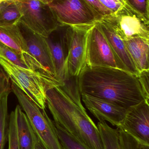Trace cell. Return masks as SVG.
Returning a JSON list of instances; mask_svg holds the SVG:
<instances>
[{
	"instance_id": "cell-9",
	"label": "cell",
	"mask_w": 149,
	"mask_h": 149,
	"mask_svg": "<svg viewBox=\"0 0 149 149\" xmlns=\"http://www.w3.org/2000/svg\"><path fill=\"white\" fill-rule=\"evenodd\" d=\"M48 4L62 24H93L100 20L82 0H51Z\"/></svg>"
},
{
	"instance_id": "cell-14",
	"label": "cell",
	"mask_w": 149,
	"mask_h": 149,
	"mask_svg": "<svg viewBox=\"0 0 149 149\" xmlns=\"http://www.w3.org/2000/svg\"><path fill=\"white\" fill-rule=\"evenodd\" d=\"M97 23L110 45L115 57L118 69L137 76L139 72L128 51L124 41L117 36L107 24L101 20Z\"/></svg>"
},
{
	"instance_id": "cell-19",
	"label": "cell",
	"mask_w": 149,
	"mask_h": 149,
	"mask_svg": "<svg viewBox=\"0 0 149 149\" xmlns=\"http://www.w3.org/2000/svg\"><path fill=\"white\" fill-rule=\"evenodd\" d=\"M97 127L104 149H120L118 129H114L106 122H99Z\"/></svg>"
},
{
	"instance_id": "cell-8",
	"label": "cell",
	"mask_w": 149,
	"mask_h": 149,
	"mask_svg": "<svg viewBox=\"0 0 149 149\" xmlns=\"http://www.w3.org/2000/svg\"><path fill=\"white\" fill-rule=\"evenodd\" d=\"M18 25L26 43L28 53L26 64L28 68L47 73L56 79L51 54L45 38L21 24Z\"/></svg>"
},
{
	"instance_id": "cell-31",
	"label": "cell",
	"mask_w": 149,
	"mask_h": 149,
	"mask_svg": "<svg viewBox=\"0 0 149 149\" xmlns=\"http://www.w3.org/2000/svg\"><path fill=\"white\" fill-rule=\"evenodd\" d=\"M45 1H47L48 2V3H49L50 2L51 0H45Z\"/></svg>"
},
{
	"instance_id": "cell-17",
	"label": "cell",
	"mask_w": 149,
	"mask_h": 149,
	"mask_svg": "<svg viewBox=\"0 0 149 149\" xmlns=\"http://www.w3.org/2000/svg\"><path fill=\"white\" fill-rule=\"evenodd\" d=\"M14 111L15 113L17 138L20 149H33L37 137L27 116L19 105L16 107Z\"/></svg>"
},
{
	"instance_id": "cell-3",
	"label": "cell",
	"mask_w": 149,
	"mask_h": 149,
	"mask_svg": "<svg viewBox=\"0 0 149 149\" xmlns=\"http://www.w3.org/2000/svg\"><path fill=\"white\" fill-rule=\"evenodd\" d=\"M0 65L10 81L42 109H45L46 107V91L53 87L61 86L60 82L52 75L19 67L1 57Z\"/></svg>"
},
{
	"instance_id": "cell-24",
	"label": "cell",
	"mask_w": 149,
	"mask_h": 149,
	"mask_svg": "<svg viewBox=\"0 0 149 149\" xmlns=\"http://www.w3.org/2000/svg\"><path fill=\"white\" fill-rule=\"evenodd\" d=\"M0 57L10 61L12 63L22 68L29 69L22 57L13 50L0 42ZM30 70V69H29Z\"/></svg>"
},
{
	"instance_id": "cell-2",
	"label": "cell",
	"mask_w": 149,
	"mask_h": 149,
	"mask_svg": "<svg viewBox=\"0 0 149 149\" xmlns=\"http://www.w3.org/2000/svg\"><path fill=\"white\" fill-rule=\"evenodd\" d=\"M46 99L55 125L89 149H104L97 125L84 107L77 105L59 86L48 89Z\"/></svg>"
},
{
	"instance_id": "cell-26",
	"label": "cell",
	"mask_w": 149,
	"mask_h": 149,
	"mask_svg": "<svg viewBox=\"0 0 149 149\" xmlns=\"http://www.w3.org/2000/svg\"><path fill=\"white\" fill-rule=\"evenodd\" d=\"M97 15L100 20L103 17L112 14V12L103 6L99 0H82Z\"/></svg>"
},
{
	"instance_id": "cell-30",
	"label": "cell",
	"mask_w": 149,
	"mask_h": 149,
	"mask_svg": "<svg viewBox=\"0 0 149 149\" xmlns=\"http://www.w3.org/2000/svg\"><path fill=\"white\" fill-rule=\"evenodd\" d=\"M33 149H45L43 146L41 145L38 140V138L36 143H35V145H34Z\"/></svg>"
},
{
	"instance_id": "cell-22",
	"label": "cell",
	"mask_w": 149,
	"mask_h": 149,
	"mask_svg": "<svg viewBox=\"0 0 149 149\" xmlns=\"http://www.w3.org/2000/svg\"><path fill=\"white\" fill-rule=\"evenodd\" d=\"M117 128L120 149H149V145L141 142L121 129Z\"/></svg>"
},
{
	"instance_id": "cell-20",
	"label": "cell",
	"mask_w": 149,
	"mask_h": 149,
	"mask_svg": "<svg viewBox=\"0 0 149 149\" xmlns=\"http://www.w3.org/2000/svg\"><path fill=\"white\" fill-rule=\"evenodd\" d=\"M6 94L0 100V149H4L8 136L9 115L8 97Z\"/></svg>"
},
{
	"instance_id": "cell-6",
	"label": "cell",
	"mask_w": 149,
	"mask_h": 149,
	"mask_svg": "<svg viewBox=\"0 0 149 149\" xmlns=\"http://www.w3.org/2000/svg\"><path fill=\"white\" fill-rule=\"evenodd\" d=\"M20 12L19 23L32 32L47 38L61 24L45 0H15Z\"/></svg>"
},
{
	"instance_id": "cell-25",
	"label": "cell",
	"mask_w": 149,
	"mask_h": 149,
	"mask_svg": "<svg viewBox=\"0 0 149 149\" xmlns=\"http://www.w3.org/2000/svg\"><path fill=\"white\" fill-rule=\"evenodd\" d=\"M135 11L149 20V0H124Z\"/></svg>"
},
{
	"instance_id": "cell-27",
	"label": "cell",
	"mask_w": 149,
	"mask_h": 149,
	"mask_svg": "<svg viewBox=\"0 0 149 149\" xmlns=\"http://www.w3.org/2000/svg\"><path fill=\"white\" fill-rule=\"evenodd\" d=\"M11 91V81L8 75L0 65V100Z\"/></svg>"
},
{
	"instance_id": "cell-21",
	"label": "cell",
	"mask_w": 149,
	"mask_h": 149,
	"mask_svg": "<svg viewBox=\"0 0 149 149\" xmlns=\"http://www.w3.org/2000/svg\"><path fill=\"white\" fill-rule=\"evenodd\" d=\"M57 134L63 149H89L78 139L55 125Z\"/></svg>"
},
{
	"instance_id": "cell-16",
	"label": "cell",
	"mask_w": 149,
	"mask_h": 149,
	"mask_svg": "<svg viewBox=\"0 0 149 149\" xmlns=\"http://www.w3.org/2000/svg\"><path fill=\"white\" fill-rule=\"evenodd\" d=\"M124 42L138 72L149 70V39L136 38Z\"/></svg>"
},
{
	"instance_id": "cell-13",
	"label": "cell",
	"mask_w": 149,
	"mask_h": 149,
	"mask_svg": "<svg viewBox=\"0 0 149 149\" xmlns=\"http://www.w3.org/2000/svg\"><path fill=\"white\" fill-rule=\"evenodd\" d=\"M81 95L87 108L99 122L107 121L117 128L120 127L127 109L101 99Z\"/></svg>"
},
{
	"instance_id": "cell-4",
	"label": "cell",
	"mask_w": 149,
	"mask_h": 149,
	"mask_svg": "<svg viewBox=\"0 0 149 149\" xmlns=\"http://www.w3.org/2000/svg\"><path fill=\"white\" fill-rule=\"evenodd\" d=\"M72 30L71 26L61 24L45 38L51 54L56 79L63 91L71 97L79 93L78 77L70 78L66 69Z\"/></svg>"
},
{
	"instance_id": "cell-5",
	"label": "cell",
	"mask_w": 149,
	"mask_h": 149,
	"mask_svg": "<svg viewBox=\"0 0 149 149\" xmlns=\"http://www.w3.org/2000/svg\"><path fill=\"white\" fill-rule=\"evenodd\" d=\"M11 87L41 145L45 149H63L55 123L50 119L45 109L40 108L11 81Z\"/></svg>"
},
{
	"instance_id": "cell-15",
	"label": "cell",
	"mask_w": 149,
	"mask_h": 149,
	"mask_svg": "<svg viewBox=\"0 0 149 149\" xmlns=\"http://www.w3.org/2000/svg\"><path fill=\"white\" fill-rule=\"evenodd\" d=\"M0 42L20 56L26 64L28 56L26 43L18 24H0Z\"/></svg>"
},
{
	"instance_id": "cell-29",
	"label": "cell",
	"mask_w": 149,
	"mask_h": 149,
	"mask_svg": "<svg viewBox=\"0 0 149 149\" xmlns=\"http://www.w3.org/2000/svg\"><path fill=\"white\" fill-rule=\"evenodd\" d=\"M112 13H115L125 5L124 0H99Z\"/></svg>"
},
{
	"instance_id": "cell-28",
	"label": "cell",
	"mask_w": 149,
	"mask_h": 149,
	"mask_svg": "<svg viewBox=\"0 0 149 149\" xmlns=\"http://www.w3.org/2000/svg\"><path fill=\"white\" fill-rule=\"evenodd\" d=\"M149 70L141 72L137 75L145 96V100L148 102L149 99Z\"/></svg>"
},
{
	"instance_id": "cell-18",
	"label": "cell",
	"mask_w": 149,
	"mask_h": 149,
	"mask_svg": "<svg viewBox=\"0 0 149 149\" xmlns=\"http://www.w3.org/2000/svg\"><path fill=\"white\" fill-rule=\"evenodd\" d=\"M21 16L15 0H10L0 5V24H18Z\"/></svg>"
},
{
	"instance_id": "cell-11",
	"label": "cell",
	"mask_w": 149,
	"mask_h": 149,
	"mask_svg": "<svg viewBox=\"0 0 149 149\" xmlns=\"http://www.w3.org/2000/svg\"><path fill=\"white\" fill-rule=\"evenodd\" d=\"M120 128L137 140L149 145V104L145 100L127 109Z\"/></svg>"
},
{
	"instance_id": "cell-7",
	"label": "cell",
	"mask_w": 149,
	"mask_h": 149,
	"mask_svg": "<svg viewBox=\"0 0 149 149\" xmlns=\"http://www.w3.org/2000/svg\"><path fill=\"white\" fill-rule=\"evenodd\" d=\"M100 20L107 24L120 38L127 41L136 38L149 39V20L127 4Z\"/></svg>"
},
{
	"instance_id": "cell-10",
	"label": "cell",
	"mask_w": 149,
	"mask_h": 149,
	"mask_svg": "<svg viewBox=\"0 0 149 149\" xmlns=\"http://www.w3.org/2000/svg\"><path fill=\"white\" fill-rule=\"evenodd\" d=\"M85 64L90 66L118 68L110 45L97 22L93 25L87 35Z\"/></svg>"
},
{
	"instance_id": "cell-12",
	"label": "cell",
	"mask_w": 149,
	"mask_h": 149,
	"mask_svg": "<svg viewBox=\"0 0 149 149\" xmlns=\"http://www.w3.org/2000/svg\"><path fill=\"white\" fill-rule=\"evenodd\" d=\"M94 24L71 26L72 30L66 65L70 78L78 77L85 64L87 38L89 30Z\"/></svg>"
},
{
	"instance_id": "cell-1",
	"label": "cell",
	"mask_w": 149,
	"mask_h": 149,
	"mask_svg": "<svg viewBox=\"0 0 149 149\" xmlns=\"http://www.w3.org/2000/svg\"><path fill=\"white\" fill-rule=\"evenodd\" d=\"M80 95L109 102L128 109L145 100L138 77L118 68L85 65L78 76Z\"/></svg>"
},
{
	"instance_id": "cell-23",
	"label": "cell",
	"mask_w": 149,
	"mask_h": 149,
	"mask_svg": "<svg viewBox=\"0 0 149 149\" xmlns=\"http://www.w3.org/2000/svg\"><path fill=\"white\" fill-rule=\"evenodd\" d=\"M8 138V149H20L17 138L15 113L14 110L9 116Z\"/></svg>"
}]
</instances>
